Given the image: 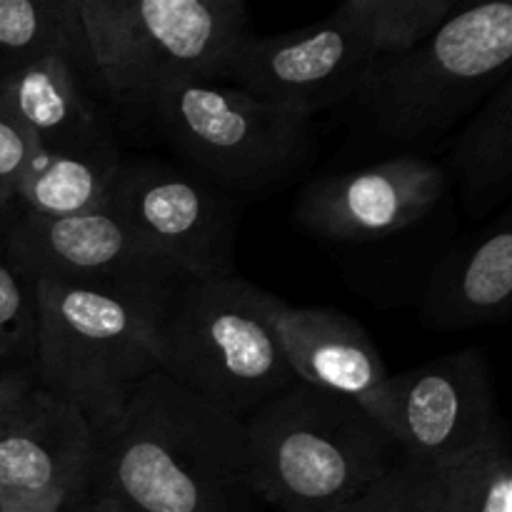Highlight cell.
I'll use <instances>...</instances> for the list:
<instances>
[{
    "label": "cell",
    "instance_id": "obj_1",
    "mask_svg": "<svg viewBox=\"0 0 512 512\" xmlns=\"http://www.w3.org/2000/svg\"><path fill=\"white\" fill-rule=\"evenodd\" d=\"M248 488L243 420L150 373L95 433L90 493L120 512H228Z\"/></svg>",
    "mask_w": 512,
    "mask_h": 512
},
{
    "label": "cell",
    "instance_id": "obj_2",
    "mask_svg": "<svg viewBox=\"0 0 512 512\" xmlns=\"http://www.w3.org/2000/svg\"><path fill=\"white\" fill-rule=\"evenodd\" d=\"M248 488L283 512L353 503L398 463V450L365 408L305 383L243 420Z\"/></svg>",
    "mask_w": 512,
    "mask_h": 512
},
{
    "label": "cell",
    "instance_id": "obj_3",
    "mask_svg": "<svg viewBox=\"0 0 512 512\" xmlns=\"http://www.w3.org/2000/svg\"><path fill=\"white\" fill-rule=\"evenodd\" d=\"M512 3L455 10L428 40L380 58L350 105L385 143L420 145L450 133L510 78Z\"/></svg>",
    "mask_w": 512,
    "mask_h": 512
},
{
    "label": "cell",
    "instance_id": "obj_4",
    "mask_svg": "<svg viewBox=\"0 0 512 512\" xmlns=\"http://www.w3.org/2000/svg\"><path fill=\"white\" fill-rule=\"evenodd\" d=\"M70 15L85 88L128 108L175 80H208L248 25L240 0H70Z\"/></svg>",
    "mask_w": 512,
    "mask_h": 512
},
{
    "label": "cell",
    "instance_id": "obj_5",
    "mask_svg": "<svg viewBox=\"0 0 512 512\" xmlns=\"http://www.w3.org/2000/svg\"><path fill=\"white\" fill-rule=\"evenodd\" d=\"M33 285L35 383L68 400L100 433L120 418L133 390L160 370V328L168 308L50 280Z\"/></svg>",
    "mask_w": 512,
    "mask_h": 512
},
{
    "label": "cell",
    "instance_id": "obj_6",
    "mask_svg": "<svg viewBox=\"0 0 512 512\" xmlns=\"http://www.w3.org/2000/svg\"><path fill=\"white\" fill-rule=\"evenodd\" d=\"M148 110L193 175L228 195L278 193L303 178L318 153L313 115L215 80H175L155 93Z\"/></svg>",
    "mask_w": 512,
    "mask_h": 512
},
{
    "label": "cell",
    "instance_id": "obj_7",
    "mask_svg": "<svg viewBox=\"0 0 512 512\" xmlns=\"http://www.w3.org/2000/svg\"><path fill=\"white\" fill-rule=\"evenodd\" d=\"M273 295L238 273L188 280L160 328V370L245 420L298 383L270 313Z\"/></svg>",
    "mask_w": 512,
    "mask_h": 512
},
{
    "label": "cell",
    "instance_id": "obj_8",
    "mask_svg": "<svg viewBox=\"0 0 512 512\" xmlns=\"http://www.w3.org/2000/svg\"><path fill=\"white\" fill-rule=\"evenodd\" d=\"M383 58L370 25L345 0L328 18L280 35L243 33L215 63L208 80L315 115L345 105Z\"/></svg>",
    "mask_w": 512,
    "mask_h": 512
},
{
    "label": "cell",
    "instance_id": "obj_9",
    "mask_svg": "<svg viewBox=\"0 0 512 512\" xmlns=\"http://www.w3.org/2000/svg\"><path fill=\"white\" fill-rule=\"evenodd\" d=\"M0 248L30 280L125 295L170 308L188 278L108 210L38 218L10 205Z\"/></svg>",
    "mask_w": 512,
    "mask_h": 512
},
{
    "label": "cell",
    "instance_id": "obj_10",
    "mask_svg": "<svg viewBox=\"0 0 512 512\" xmlns=\"http://www.w3.org/2000/svg\"><path fill=\"white\" fill-rule=\"evenodd\" d=\"M188 280L235 275L240 208L225 190L150 158H123L105 208Z\"/></svg>",
    "mask_w": 512,
    "mask_h": 512
},
{
    "label": "cell",
    "instance_id": "obj_11",
    "mask_svg": "<svg viewBox=\"0 0 512 512\" xmlns=\"http://www.w3.org/2000/svg\"><path fill=\"white\" fill-rule=\"evenodd\" d=\"M363 408L400 458L420 463L470 453L503 433L493 375L478 348L388 375Z\"/></svg>",
    "mask_w": 512,
    "mask_h": 512
},
{
    "label": "cell",
    "instance_id": "obj_12",
    "mask_svg": "<svg viewBox=\"0 0 512 512\" xmlns=\"http://www.w3.org/2000/svg\"><path fill=\"white\" fill-rule=\"evenodd\" d=\"M93 463L88 420L35 383L0 428V510L63 512L90 493Z\"/></svg>",
    "mask_w": 512,
    "mask_h": 512
},
{
    "label": "cell",
    "instance_id": "obj_13",
    "mask_svg": "<svg viewBox=\"0 0 512 512\" xmlns=\"http://www.w3.org/2000/svg\"><path fill=\"white\" fill-rule=\"evenodd\" d=\"M445 168L423 155L310 180L295 218L313 233L343 243H375L420 223L445 190Z\"/></svg>",
    "mask_w": 512,
    "mask_h": 512
},
{
    "label": "cell",
    "instance_id": "obj_14",
    "mask_svg": "<svg viewBox=\"0 0 512 512\" xmlns=\"http://www.w3.org/2000/svg\"><path fill=\"white\" fill-rule=\"evenodd\" d=\"M0 103L33 140L60 155H120L113 130L65 55H48L0 78Z\"/></svg>",
    "mask_w": 512,
    "mask_h": 512
},
{
    "label": "cell",
    "instance_id": "obj_15",
    "mask_svg": "<svg viewBox=\"0 0 512 512\" xmlns=\"http://www.w3.org/2000/svg\"><path fill=\"white\" fill-rule=\"evenodd\" d=\"M275 333L298 383L363 405L388 378L375 340L333 308H295L273 295Z\"/></svg>",
    "mask_w": 512,
    "mask_h": 512
},
{
    "label": "cell",
    "instance_id": "obj_16",
    "mask_svg": "<svg viewBox=\"0 0 512 512\" xmlns=\"http://www.w3.org/2000/svg\"><path fill=\"white\" fill-rule=\"evenodd\" d=\"M512 298L510 220L485 230L435 270L423 298L428 325L440 330H470L498 323Z\"/></svg>",
    "mask_w": 512,
    "mask_h": 512
},
{
    "label": "cell",
    "instance_id": "obj_17",
    "mask_svg": "<svg viewBox=\"0 0 512 512\" xmlns=\"http://www.w3.org/2000/svg\"><path fill=\"white\" fill-rule=\"evenodd\" d=\"M403 512H512V463L503 433L455 458H398Z\"/></svg>",
    "mask_w": 512,
    "mask_h": 512
},
{
    "label": "cell",
    "instance_id": "obj_18",
    "mask_svg": "<svg viewBox=\"0 0 512 512\" xmlns=\"http://www.w3.org/2000/svg\"><path fill=\"white\" fill-rule=\"evenodd\" d=\"M448 160L468 218H485L508 200L512 190L510 78L465 120Z\"/></svg>",
    "mask_w": 512,
    "mask_h": 512
},
{
    "label": "cell",
    "instance_id": "obj_19",
    "mask_svg": "<svg viewBox=\"0 0 512 512\" xmlns=\"http://www.w3.org/2000/svg\"><path fill=\"white\" fill-rule=\"evenodd\" d=\"M123 155H60L35 150L13 190V208L38 218H73L108 203Z\"/></svg>",
    "mask_w": 512,
    "mask_h": 512
},
{
    "label": "cell",
    "instance_id": "obj_20",
    "mask_svg": "<svg viewBox=\"0 0 512 512\" xmlns=\"http://www.w3.org/2000/svg\"><path fill=\"white\" fill-rule=\"evenodd\" d=\"M48 55L75 68L70 0H0V78Z\"/></svg>",
    "mask_w": 512,
    "mask_h": 512
},
{
    "label": "cell",
    "instance_id": "obj_21",
    "mask_svg": "<svg viewBox=\"0 0 512 512\" xmlns=\"http://www.w3.org/2000/svg\"><path fill=\"white\" fill-rule=\"evenodd\" d=\"M370 25L383 58L408 53L458 10L455 0H348Z\"/></svg>",
    "mask_w": 512,
    "mask_h": 512
},
{
    "label": "cell",
    "instance_id": "obj_22",
    "mask_svg": "<svg viewBox=\"0 0 512 512\" xmlns=\"http://www.w3.org/2000/svg\"><path fill=\"white\" fill-rule=\"evenodd\" d=\"M38 333L35 285L0 248V363L30 365Z\"/></svg>",
    "mask_w": 512,
    "mask_h": 512
},
{
    "label": "cell",
    "instance_id": "obj_23",
    "mask_svg": "<svg viewBox=\"0 0 512 512\" xmlns=\"http://www.w3.org/2000/svg\"><path fill=\"white\" fill-rule=\"evenodd\" d=\"M33 153V140L20 128L18 120L8 113V108L0 103V185L15 190Z\"/></svg>",
    "mask_w": 512,
    "mask_h": 512
},
{
    "label": "cell",
    "instance_id": "obj_24",
    "mask_svg": "<svg viewBox=\"0 0 512 512\" xmlns=\"http://www.w3.org/2000/svg\"><path fill=\"white\" fill-rule=\"evenodd\" d=\"M330 512H403V505H400L398 463H395V468L390 470L385 478H380L373 488L365 490L360 498H355L353 503Z\"/></svg>",
    "mask_w": 512,
    "mask_h": 512
},
{
    "label": "cell",
    "instance_id": "obj_25",
    "mask_svg": "<svg viewBox=\"0 0 512 512\" xmlns=\"http://www.w3.org/2000/svg\"><path fill=\"white\" fill-rule=\"evenodd\" d=\"M30 388H35L30 365H0V428Z\"/></svg>",
    "mask_w": 512,
    "mask_h": 512
},
{
    "label": "cell",
    "instance_id": "obj_26",
    "mask_svg": "<svg viewBox=\"0 0 512 512\" xmlns=\"http://www.w3.org/2000/svg\"><path fill=\"white\" fill-rule=\"evenodd\" d=\"M63 512H120L118 508H115L113 503H108V500L98 498V495L88 493L83 495V498H78L75 503L65 505Z\"/></svg>",
    "mask_w": 512,
    "mask_h": 512
},
{
    "label": "cell",
    "instance_id": "obj_27",
    "mask_svg": "<svg viewBox=\"0 0 512 512\" xmlns=\"http://www.w3.org/2000/svg\"><path fill=\"white\" fill-rule=\"evenodd\" d=\"M10 205H13V190L5 188V185H0V228H3L5 218H8Z\"/></svg>",
    "mask_w": 512,
    "mask_h": 512
}]
</instances>
